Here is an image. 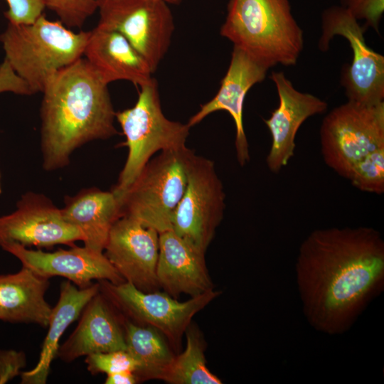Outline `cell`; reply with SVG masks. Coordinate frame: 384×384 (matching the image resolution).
Instances as JSON below:
<instances>
[{"mask_svg": "<svg viewBox=\"0 0 384 384\" xmlns=\"http://www.w3.org/2000/svg\"><path fill=\"white\" fill-rule=\"evenodd\" d=\"M295 270L309 324L343 334L383 291V239L366 226L315 230L300 245Z\"/></svg>", "mask_w": 384, "mask_h": 384, "instance_id": "cell-1", "label": "cell"}, {"mask_svg": "<svg viewBox=\"0 0 384 384\" xmlns=\"http://www.w3.org/2000/svg\"><path fill=\"white\" fill-rule=\"evenodd\" d=\"M107 85L82 58L48 80L41 108L45 170L63 168L78 147L117 134Z\"/></svg>", "mask_w": 384, "mask_h": 384, "instance_id": "cell-2", "label": "cell"}, {"mask_svg": "<svg viewBox=\"0 0 384 384\" xmlns=\"http://www.w3.org/2000/svg\"><path fill=\"white\" fill-rule=\"evenodd\" d=\"M220 33L269 69L295 65L304 48L289 0H230Z\"/></svg>", "mask_w": 384, "mask_h": 384, "instance_id": "cell-3", "label": "cell"}, {"mask_svg": "<svg viewBox=\"0 0 384 384\" xmlns=\"http://www.w3.org/2000/svg\"><path fill=\"white\" fill-rule=\"evenodd\" d=\"M90 35L75 33L42 14L31 23L9 22L0 41L5 59L34 94L43 92L54 73L82 58Z\"/></svg>", "mask_w": 384, "mask_h": 384, "instance_id": "cell-4", "label": "cell"}, {"mask_svg": "<svg viewBox=\"0 0 384 384\" xmlns=\"http://www.w3.org/2000/svg\"><path fill=\"white\" fill-rule=\"evenodd\" d=\"M115 118L126 137L124 145L128 148L125 164L117 184L112 188L116 195H119L155 153L186 148L191 127L164 116L155 79L141 86L135 105L116 112Z\"/></svg>", "mask_w": 384, "mask_h": 384, "instance_id": "cell-5", "label": "cell"}, {"mask_svg": "<svg viewBox=\"0 0 384 384\" xmlns=\"http://www.w3.org/2000/svg\"><path fill=\"white\" fill-rule=\"evenodd\" d=\"M188 149L161 151L147 162L125 191L114 193L122 217L136 220L159 233L172 230L173 217L187 183Z\"/></svg>", "mask_w": 384, "mask_h": 384, "instance_id": "cell-6", "label": "cell"}, {"mask_svg": "<svg viewBox=\"0 0 384 384\" xmlns=\"http://www.w3.org/2000/svg\"><path fill=\"white\" fill-rule=\"evenodd\" d=\"M319 133L325 164L348 178L358 162L384 147V101L366 105L348 100L324 117Z\"/></svg>", "mask_w": 384, "mask_h": 384, "instance_id": "cell-7", "label": "cell"}, {"mask_svg": "<svg viewBox=\"0 0 384 384\" xmlns=\"http://www.w3.org/2000/svg\"><path fill=\"white\" fill-rule=\"evenodd\" d=\"M186 171V187L173 217L172 230L205 255L223 220L225 194L214 163L190 149Z\"/></svg>", "mask_w": 384, "mask_h": 384, "instance_id": "cell-8", "label": "cell"}, {"mask_svg": "<svg viewBox=\"0 0 384 384\" xmlns=\"http://www.w3.org/2000/svg\"><path fill=\"white\" fill-rule=\"evenodd\" d=\"M98 283L100 291L119 313L135 324L156 329L176 349L193 316L221 294L213 289L179 302L166 292H144L127 282Z\"/></svg>", "mask_w": 384, "mask_h": 384, "instance_id": "cell-9", "label": "cell"}, {"mask_svg": "<svg viewBox=\"0 0 384 384\" xmlns=\"http://www.w3.org/2000/svg\"><path fill=\"white\" fill-rule=\"evenodd\" d=\"M366 28L342 6L329 7L321 14L318 46L320 50H328L335 36L348 41L353 59L351 65L342 69L341 84L348 100L374 105L384 99V57L367 46Z\"/></svg>", "mask_w": 384, "mask_h": 384, "instance_id": "cell-10", "label": "cell"}, {"mask_svg": "<svg viewBox=\"0 0 384 384\" xmlns=\"http://www.w3.org/2000/svg\"><path fill=\"white\" fill-rule=\"evenodd\" d=\"M168 4L161 0H103L97 26L122 34L154 73L175 28Z\"/></svg>", "mask_w": 384, "mask_h": 384, "instance_id": "cell-11", "label": "cell"}, {"mask_svg": "<svg viewBox=\"0 0 384 384\" xmlns=\"http://www.w3.org/2000/svg\"><path fill=\"white\" fill-rule=\"evenodd\" d=\"M81 231L66 222L60 208L41 193L28 192L12 213L0 217V247L18 243L24 247H51L83 241Z\"/></svg>", "mask_w": 384, "mask_h": 384, "instance_id": "cell-12", "label": "cell"}, {"mask_svg": "<svg viewBox=\"0 0 384 384\" xmlns=\"http://www.w3.org/2000/svg\"><path fill=\"white\" fill-rule=\"evenodd\" d=\"M159 233L136 220L121 217L114 224L104 250L105 255L122 276L144 292H151L156 282Z\"/></svg>", "mask_w": 384, "mask_h": 384, "instance_id": "cell-13", "label": "cell"}, {"mask_svg": "<svg viewBox=\"0 0 384 384\" xmlns=\"http://www.w3.org/2000/svg\"><path fill=\"white\" fill-rule=\"evenodd\" d=\"M270 78L276 86L279 105L268 119H264L272 137L266 164L270 171L278 173L294 156L299 127L310 117L324 113L328 104L312 94L297 90L283 72L273 71Z\"/></svg>", "mask_w": 384, "mask_h": 384, "instance_id": "cell-14", "label": "cell"}, {"mask_svg": "<svg viewBox=\"0 0 384 384\" xmlns=\"http://www.w3.org/2000/svg\"><path fill=\"white\" fill-rule=\"evenodd\" d=\"M1 247L37 275L47 279L63 277L79 288L91 285L93 279L107 280L114 284L125 282L103 252L85 246H74L69 250L60 249L53 252L29 250L18 243H8Z\"/></svg>", "mask_w": 384, "mask_h": 384, "instance_id": "cell-15", "label": "cell"}, {"mask_svg": "<svg viewBox=\"0 0 384 384\" xmlns=\"http://www.w3.org/2000/svg\"><path fill=\"white\" fill-rule=\"evenodd\" d=\"M269 68L242 50L233 47L225 75L216 95L188 120L191 127L208 114L225 110L232 117L235 126V150L238 164L243 166L250 159L249 145L243 126V106L245 96L255 84L262 82Z\"/></svg>", "mask_w": 384, "mask_h": 384, "instance_id": "cell-16", "label": "cell"}, {"mask_svg": "<svg viewBox=\"0 0 384 384\" xmlns=\"http://www.w3.org/2000/svg\"><path fill=\"white\" fill-rule=\"evenodd\" d=\"M99 290L85 305L78 325L59 346L57 357L71 362L82 356L127 351L124 319Z\"/></svg>", "mask_w": 384, "mask_h": 384, "instance_id": "cell-17", "label": "cell"}, {"mask_svg": "<svg viewBox=\"0 0 384 384\" xmlns=\"http://www.w3.org/2000/svg\"><path fill=\"white\" fill-rule=\"evenodd\" d=\"M156 276L158 286L176 299L181 294L191 297L214 289L205 255L172 230L159 233Z\"/></svg>", "mask_w": 384, "mask_h": 384, "instance_id": "cell-18", "label": "cell"}, {"mask_svg": "<svg viewBox=\"0 0 384 384\" xmlns=\"http://www.w3.org/2000/svg\"><path fill=\"white\" fill-rule=\"evenodd\" d=\"M83 55L107 84L124 80L141 87L154 79L148 63L118 31L95 28Z\"/></svg>", "mask_w": 384, "mask_h": 384, "instance_id": "cell-19", "label": "cell"}, {"mask_svg": "<svg viewBox=\"0 0 384 384\" xmlns=\"http://www.w3.org/2000/svg\"><path fill=\"white\" fill-rule=\"evenodd\" d=\"M60 210L64 220L82 233L84 246L100 252L114 224L122 217L120 203L114 193L97 188L66 197Z\"/></svg>", "mask_w": 384, "mask_h": 384, "instance_id": "cell-20", "label": "cell"}, {"mask_svg": "<svg viewBox=\"0 0 384 384\" xmlns=\"http://www.w3.org/2000/svg\"><path fill=\"white\" fill-rule=\"evenodd\" d=\"M48 279L27 267L0 275V320L11 323L48 325L52 307L45 299Z\"/></svg>", "mask_w": 384, "mask_h": 384, "instance_id": "cell-21", "label": "cell"}, {"mask_svg": "<svg viewBox=\"0 0 384 384\" xmlns=\"http://www.w3.org/2000/svg\"><path fill=\"white\" fill-rule=\"evenodd\" d=\"M99 290L98 282L79 289L69 280L61 284L59 299L55 306L52 309L48 325V331L38 361L32 370L21 372V383H46L51 363L57 357L59 341L62 335L69 325L78 319L85 305Z\"/></svg>", "mask_w": 384, "mask_h": 384, "instance_id": "cell-22", "label": "cell"}, {"mask_svg": "<svg viewBox=\"0 0 384 384\" xmlns=\"http://www.w3.org/2000/svg\"><path fill=\"white\" fill-rule=\"evenodd\" d=\"M127 351L138 363L134 372L139 382L162 380L175 354L167 339L156 329L124 320Z\"/></svg>", "mask_w": 384, "mask_h": 384, "instance_id": "cell-23", "label": "cell"}, {"mask_svg": "<svg viewBox=\"0 0 384 384\" xmlns=\"http://www.w3.org/2000/svg\"><path fill=\"white\" fill-rule=\"evenodd\" d=\"M185 335L186 348L175 356L162 380L171 384H221L206 366L203 337L198 327L191 324Z\"/></svg>", "mask_w": 384, "mask_h": 384, "instance_id": "cell-24", "label": "cell"}, {"mask_svg": "<svg viewBox=\"0 0 384 384\" xmlns=\"http://www.w3.org/2000/svg\"><path fill=\"white\" fill-rule=\"evenodd\" d=\"M353 186L367 193H384V147L367 155L352 169L348 178Z\"/></svg>", "mask_w": 384, "mask_h": 384, "instance_id": "cell-25", "label": "cell"}, {"mask_svg": "<svg viewBox=\"0 0 384 384\" xmlns=\"http://www.w3.org/2000/svg\"><path fill=\"white\" fill-rule=\"evenodd\" d=\"M48 8L68 28H80L86 19L99 9L103 0H44Z\"/></svg>", "mask_w": 384, "mask_h": 384, "instance_id": "cell-26", "label": "cell"}, {"mask_svg": "<svg viewBox=\"0 0 384 384\" xmlns=\"http://www.w3.org/2000/svg\"><path fill=\"white\" fill-rule=\"evenodd\" d=\"M85 363L87 370L93 375L124 371L134 373L138 368V363L127 351L92 353L86 356Z\"/></svg>", "mask_w": 384, "mask_h": 384, "instance_id": "cell-27", "label": "cell"}, {"mask_svg": "<svg viewBox=\"0 0 384 384\" xmlns=\"http://www.w3.org/2000/svg\"><path fill=\"white\" fill-rule=\"evenodd\" d=\"M341 4L356 19L365 20L366 28L370 26L378 32L384 11V0H341Z\"/></svg>", "mask_w": 384, "mask_h": 384, "instance_id": "cell-28", "label": "cell"}, {"mask_svg": "<svg viewBox=\"0 0 384 384\" xmlns=\"http://www.w3.org/2000/svg\"><path fill=\"white\" fill-rule=\"evenodd\" d=\"M9 9L4 13L9 22L16 24L31 23L43 14L44 0H6Z\"/></svg>", "mask_w": 384, "mask_h": 384, "instance_id": "cell-29", "label": "cell"}, {"mask_svg": "<svg viewBox=\"0 0 384 384\" xmlns=\"http://www.w3.org/2000/svg\"><path fill=\"white\" fill-rule=\"evenodd\" d=\"M26 365V354L15 350H0V384L20 375Z\"/></svg>", "mask_w": 384, "mask_h": 384, "instance_id": "cell-30", "label": "cell"}, {"mask_svg": "<svg viewBox=\"0 0 384 384\" xmlns=\"http://www.w3.org/2000/svg\"><path fill=\"white\" fill-rule=\"evenodd\" d=\"M4 92L26 95L33 94L26 82L16 74L6 59L0 65V93Z\"/></svg>", "mask_w": 384, "mask_h": 384, "instance_id": "cell-31", "label": "cell"}, {"mask_svg": "<svg viewBox=\"0 0 384 384\" xmlns=\"http://www.w3.org/2000/svg\"><path fill=\"white\" fill-rule=\"evenodd\" d=\"M106 384H135L139 380L134 372L124 371L107 375Z\"/></svg>", "mask_w": 384, "mask_h": 384, "instance_id": "cell-32", "label": "cell"}, {"mask_svg": "<svg viewBox=\"0 0 384 384\" xmlns=\"http://www.w3.org/2000/svg\"><path fill=\"white\" fill-rule=\"evenodd\" d=\"M167 4H178L181 2L182 0H161Z\"/></svg>", "mask_w": 384, "mask_h": 384, "instance_id": "cell-33", "label": "cell"}, {"mask_svg": "<svg viewBox=\"0 0 384 384\" xmlns=\"http://www.w3.org/2000/svg\"><path fill=\"white\" fill-rule=\"evenodd\" d=\"M0 193H1V186H0Z\"/></svg>", "mask_w": 384, "mask_h": 384, "instance_id": "cell-34", "label": "cell"}]
</instances>
